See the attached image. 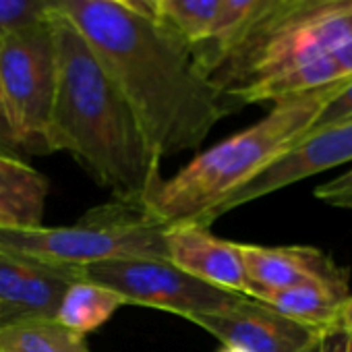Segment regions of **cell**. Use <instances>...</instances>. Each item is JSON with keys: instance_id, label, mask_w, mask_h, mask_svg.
Returning a JSON list of instances; mask_svg holds the SVG:
<instances>
[{"instance_id": "cell-1", "label": "cell", "mask_w": 352, "mask_h": 352, "mask_svg": "<svg viewBox=\"0 0 352 352\" xmlns=\"http://www.w3.org/2000/svg\"><path fill=\"white\" fill-rule=\"evenodd\" d=\"M85 38L160 160L197 149L234 108L160 21L116 0H46Z\"/></svg>"}, {"instance_id": "cell-2", "label": "cell", "mask_w": 352, "mask_h": 352, "mask_svg": "<svg viewBox=\"0 0 352 352\" xmlns=\"http://www.w3.org/2000/svg\"><path fill=\"white\" fill-rule=\"evenodd\" d=\"M50 21L56 89L46 149L71 153L114 199L147 204L164 181L162 160L79 30L56 11Z\"/></svg>"}, {"instance_id": "cell-3", "label": "cell", "mask_w": 352, "mask_h": 352, "mask_svg": "<svg viewBox=\"0 0 352 352\" xmlns=\"http://www.w3.org/2000/svg\"><path fill=\"white\" fill-rule=\"evenodd\" d=\"M208 77L234 110L352 79V0H298L267 15Z\"/></svg>"}, {"instance_id": "cell-4", "label": "cell", "mask_w": 352, "mask_h": 352, "mask_svg": "<svg viewBox=\"0 0 352 352\" xmlns=\"http://www.w3.org/2000/svg\"><path fill=\"white\" fill-rule=\"evenodd\" d=\"M348 81L274 102L259 122L197 153L174 176L162 181L147 199V208L166 224L199 222L286 153Z\"/></svg>"}, {"instance_id": "cell-5", "label": "cell", "mask_w": 352, "mask_h": 352, "mask_svg": "<svg viewBox=\"0 0 352 352\" xmlns=\"http://www.w3.org/2000/svg\"><path fill=\"white\" fill-rule=\"evenodd\" d=\"M168 228L170 224L147 204L114 199L91 208L73 226L34 230L0 226V247L75 267L112 259H168Z\"/></svg>"}, {"instance_id": "cell-6", "label": "cell", "mask_w": 352, "mask_h": 352, "mask_svg": "<svg viewBox=\"0 0 352 352\" xmlns=\"http://www.w3.org/2000/svg\"><path fill=\"white\" fill-rule=\"evenodd\" d=\"M54 89L52 21L0 40V96L25 153H48L46 133Z\"/></svg>"}, {"instance_id": "cell-7", "label": "cell", "mask_w": 352, "mask_h": 352, "mask_svg": "<svg viewBox=\"0 0 352 352\" xmlns=\"http://www.w3.org/2000/svg\"><path fill=\"white\" fill-rule=\"evenodd\" d=\"M83 278L114 290L124 305L151 307L193 321L230 309L239 292L210 286L168 259H112L81 267Z\"/></svg>"}, {"instance_id": "cell-8", "label": "cell", "mask_w": 352, "mask_h": 352, "mask_svg": "<svg viewBox=\"0 0 352 352\" xmlns=\"http://www.w3.org/2000/svg\"><path fill=\"white\" fill-rule=\"evenodd\" d=\"M348 162H352V116L307 131L286 153L261 170L247 185L228 195L197 224L210 228L218 218L245 204H251L259 197L276 193L284 187L309 179V176L344 166Z\"/></svg>"}, {"instance_id": "cell-9", "label": "cell", "mask_w": 352, "mask_h": 352, "mask_svg": "<svg viewBox=\"0 0 352 352\" xmlns=\"http://www.w3.org/2000/svg\"><path fill=\"white\" fill-rule=\"evenodd\" d=\"M222 346L245 352H317L325 331L296 323L251 296H241L230 309L193 319Z\"/></svg>"}, {"instance_id": "cell-10", "label": "cell", "mask_w": 352, "mask_h": 352, "mask_svg": "<svg viewBox=\"0 0 352 352\" xmlns=\"http://www.w3.org/2000/svg\"><path fill=\"white\" fill-rule=\"evenodd\" d=\"M81 278V267L0 247V325L56 317L63 294Z\"/></svg>"}, {"instance_id": "cell-11", "label": "cell", "mask_w": 352, "mask_h": 352, "mask_svg": "<svg viewBox=\"0 0 352 352\" xmlns=\"http://www.w3.org/2000/svg\"><path fill=\"white\" fill-rule=\"evenodd\" d=\"M168 261L189 276L230 292H249L239 243L218 239L197 222L170 224L166 234Z\"/></svg>"}, {"instance_id": "cell-12", "label": "cell", "mask_w": 352, "mask_h": 352, "mask_svg": "<svg viewBox=\"0 0 352 352\" xmlns=\"http://www.w3.org/2000/svg\"><path fill=\"white\" fill-rule=\"evenodd\" d=\"M249 292L278 290L296 284H327L348 292L346 272L321 249L315 247H259L239 245Z\"/></svg>"}, {"instance_id": "cell-13", "label": "cell", "mask_w": 352, "mask_h": 352, "mask_svg": "<svg viewBox=\"0 0 352 352\" xmlns=\"http://www.w3.org/2000/svg\"><path fill=\"white\" fill-rule=\"evenodd\" d=\"M48 179L21 157L0 153V220L7 228L44 226Z\"/></svg>"}, {"instance_id": "cell-14", "label": "cell", "mask_w": 352, "mask_h": 352, "mask_svg": "<svg viewBox=\"0 0 352 352\" xmlns=\"http://www.w3.org/2000/svg\"><path fill=\"white\" fill-rule=\"evenodd\" d=\"M249 296L265 302L267 307L276 309L296 323L319 331H329L348 292H342L327 284L309 282L278 290H253Z\"/></svg>"}, {"instance_id": "cell-15", "label": "cell", "mask_w": 352, "mask_h": 352, "mask_svg": "<svg viewBox=\"0 0 352 352\" xmlns=\"http://www.w3.org/2000/svg\"><path fill=\"white\" fill-rule=\"evenodd\" d=\"M0 352H91L85 336L65 327L56 317L23 319L0 325Z\"/></svg>"}, {"instance_id": "cell-16", "label": "cell", "mask_w": 352, "mask_h": 352, "mask_svg": "<svg viewBox=\"0 0 352 352\" xmlns=\"http://www.w3.org/2000/svg\"><path fill=\"white\" fill-rule=\"evenodd\" d=\"M124 305V300L110 288L89 282L85 278L73 282L56 311V319L79 336L91 333Z\"/></svg>"}, {"instance_id": "cell-17", "label": "cell", "mask_w": 352, "mask_h": 352, "mask_svg": "<svg viewBox=\"0 0 352 352\" xmlns=\"http://www.w3.org/2000/svg\"><path fill=\"white\" fill-rule=\"evenodd\" d=\"M226 0H157L155 19L191 50L214 34Z\"/></svg>"}, {"instance_id": "cell-18", "label": "cell", "mask_w": 352, "mask_h": 352, "mask_svg": "<svg viewBox=\"0 0 352 352\" xmlns=\"http://www.w3.org/2000/svg\"><path fill=\"white\" fill-rule=\"evenodd\" d=\"M265 7L267 0H226L220 21L210 40L191 50L197 67L204 71L206 77L232 50V46L243 38V34L259 19Z\"/></svg>"}, {"instance_id": "cell-19", "label": "cell", "mask_w": 352, "mask_h": 352, "mask_svg": "<svg viewBox=\"0 0 352 352\" xmlns=\"http://www.w3.org/2000/svg\"><path fill=\"white\" fill-rule=\"evenodd\" d=\"M46 0H0V40L50 21Z\"/></svg>"}, {"instance_id": "cell-20", "label": "cell", "mask_w": 352, "mask_h": 352, "mask_svg": "<svg viewBox=\"0 0 352 352\" xmlns=\"http://www.w3.org/2000/svg\"><path fill=\"white\" fill-rule=\"evenodd\" d=\"M313 195L323 201L325 206L340 208V210H352V168L342 172L336 179L319 185Z\"/></svg>"}, {"instance_id": "cell-21", "label": "cell", "mask_w": 352, "mask_h": 352, "mask_svg": "<svg viewBox=\"0 0 352 352\" xmlns=\"http://www.w3.org/2000/svg\"><path fill=\"white\" fill-rule=\"evenodd\" d=\"M348 116H352V79L323 106V110L319 112V116L315 118L311 129H319V126L338 122V120L348 118Z\"/></svg>"}, {"instance_id": "cell-22", "label": "cell", "mask_w": 352, "mask_h": 352, "mask_svg": "<svg viewBox=\"0 0 352 352\" xmlns=\"http://www.w3.org/2000/svg\"><path fill=\"white\" fill-rule=\"evenodd\" d=\"M0 153L11 155V157H21V160H25V155H28L23 145L19 143L15 131H13V124H11V118L7 114L3 96H0Z\"/></svg>"}, {"instance_id": "cell-23", "label": "cell", "mask_w": 352, "mask_h": 352, "mask_svg": "<svg viewBox=\"0 0 352 352\" xmlns=\"http://www.w3.org/2000/svg\"><path fill=\"white\" fill-rule=\"evenodd\" d=\"M317 352H352V331H342V329L325 331Z\"/></svg>"}, {"instance_id": "cell-24", "label": "cell", "mask_w": 352, "mask_h": 352, "mask_svg": "<svg viewBox=\"0 0 352 352\" xmlns=\"http://www.w3.org/2000/svg\"><path fill=\"white\" fill-rule=\"evenodd\" d=\"M331 329H342V331H352V296H346L340 305L338 317L333 321Z\"/></svg>"}, {"instance_id": "cell-25", "label": "cell", "mask_w": 352, "mask_h": 352, "mask_svg": "<svg viewBox=\"0 0 352 352\" xmlns=\"http://www.w3.org/2000/svg\"><path fill=\"white\" fill-rule=\"evenodd\" d=\"M120 5H124L126 9H131V11H135V13H139L143 17L155 19V5H157V0H120Z\"/></svg>"}, {"instance_id": "cell-26", "label": "cell", "mask_w": 352, "mask_h": 352, "mask_svg": "<svg viewBox=\"0 0 352 352\" xmlns=\"http://www.w3.org/2000/svg\"><path fill=\"white\" fill-rule=\"evenodd\" d=\"M294 3H298V0H267V7H265V11L259 15V19H257L253 25H257V23H259L261 19H265L267 15H272V13L280 11V9H286V7H290V5H294ZM253 25H251V28H253ZM251 28H249V30H251ZM249 30H247V32H249ZM247 32H245V34H247ZM245 34H243V36H245ZM234 46H236V44H234ZM234 46H232V48H234ZM210 73H212V71H210Z\"/></svg>"}, {"instance_id": "cell-27", "label": "cell", "mask_w": 352, "mask_h": 352, "mask_svg": "<svg viewBox=\"0 0 352 352\" xmlns=\"http://www.w3.org/2000/svg\"><path fill=\"white\" fill-rule=\"evenodd\" d=\"M218 352H245V350H241V348H232V346H222V350H218Z\"/></svg>"}, {"instance_id": "cell-28", "label": "cell", "mask_w": 352, "mask_h": 352, "mask_svg": "<svg viewBox=\"0 0 352 352\" xmlns=\"http://www.w3.org/2000/svg\"><path fill=\"white\" fill-rule=\"evenodd\" d=\"M0 226H5V224H3V220H0Z\"/></svg>"}, {"instance_id": "cell-29", "label": "cell", "mask_w": 352, "mask_h": 352, "mask_svg": "<svg viewBox=\"0 0 352 352\" xmlns=\"http://www.w3.org/2000/svg\"><path fill=\"white\" fill-rule=\"evenodd\" d=\"M116 3H120V0H116Z\"/></svg>"}]
</instances>
